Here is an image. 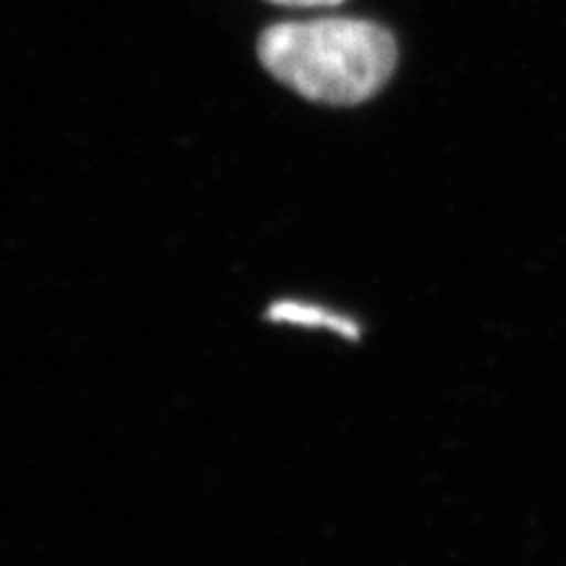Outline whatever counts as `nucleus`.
Segmentation results:
<instances>
[{"label":"nucleus","instance_id":"nucleus-1","mask_svg":"<svg viewBox=\"0 0 566 566\" xmlns=\"http://www.w3.org/2000/svg\"><path fill=\"white\" fill-rule=\"evenodd\" d=\"M263 66L302 97L357 105L384 90L396 69V40L365 19L286 21L263 32Z\"/></svg>","mask_w":566,"mask_h":566},{"label":"nucleus","instance_id":"nucleus-2","mask_svg":"<svg viewBox=\"0 0 566 566\" xmlns=\"http://www.w3.org/2000/svg\"><path fill=\"white\" fill-rule=\"evenodd\" d=\"M271 3L300 6V9H313V6H336V3H342V0H271Z\"/></svg>","mask_w":566,"mask_h":566}]
</instances>
